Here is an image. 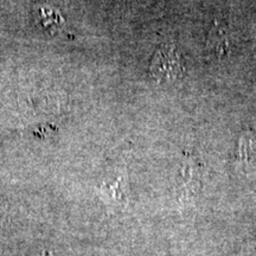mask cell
<instances>
[{
    "label": "cell",
    "instance_id": "8992f818",
    "mask_svg": "<svg viewBox=\"0 0 256 256\" xmlns=\"http://www.w3.org/2000/svg\"><path fill=\"white\" fill-rule=\"evenodd\" d=\"M242 256H256V252H248V254H244V255H242Z\"/></svg>",
    "mask_w": 256,
    "mask_h": 256
},
{
    "label": "cell",
    "instance_id": "6da1fadb",
    "mask_svg": "<svg viewBox=\"0 0 256 256\" xmlns=\"http://www.w3.org/2000/svg\"><path fill=\"white\" fill-rule=\"evenodd\" d=\"M185 74L184 62L174 44L166 43L156 50L150 66V75L159 83H174Z\"/></svg>",
    "mask_w": 256,
    "mask_h": 256
},
{
    "label": "cell",
    "instance_id": "7a4b0ae2",
    "mask_svg": "<svg viewBox=\"0 0 256 256\" xmlns=\"http://www.w3.org/2000/svg\"><path fill=\"white\" fill-rule=\"evenodd\" d=\"M236 159L246 174H256V130H244L241 134Z\"/></svg>",
    "mask_w": 256,
    "mask_h": 256
},
{
    "label": "cell",
    "instance_id": "277c9868",
    "mask_svg": "<svg viewBox=\"0 0 256 256\" xmlns=\"http://www.w3.org/2000/svg\"><path fill=\"white\" fill-rule=\"evenodd\" d=\"M217 34H211V46H212L214 49H215L217 52H222L224 51L226 52V49H228L229 40L228 36H226V32L220 31V28H216Z\"/></svg>",
    "mask_w": 256,
    "mask_h": 256
},
{
    "label": "cell",
    "instance_id": "3957f363",
    "mask_svg": "<svg viewBox=\"0 0 256 256\" xmlns=\"http://www.w3.org/2000/svg\"><path fill=\"white\" fill-rule=\"evenodd\" d=\"M182 178H183V186L185 188L184 190L186 192L192 194L200 186L202 165L200 160L194 158V156H188L184 159Z\"/></svg>",
    "mask_w": 256,
    "mask_h": 256
},
{
    "label": "cell",
    "instance_id": "5b68a950",
    "mask_svg": "<svg viewBox=\"0 0 256 256\" xmlns=\"http://www.w3.org/2000/svg\"><path fill=\"white\" fill-rule=\"evenodd\" d=\"M120 182H118L115 185H112L110 188H106V194L110 196L112 200H118V202H122L124 200V190H121L122 188H120Z\"/></svg>",
    "mask_w": 256,
    "mask_h": 256
}]
</instances>
